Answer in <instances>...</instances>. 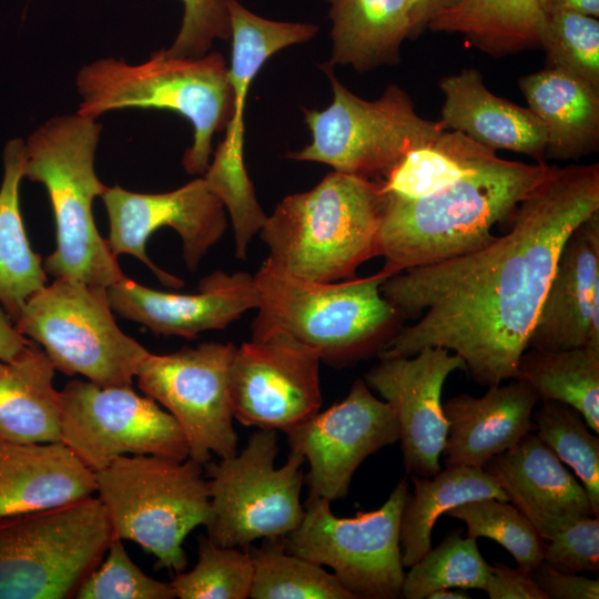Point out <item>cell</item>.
Masks as SVG:
<instances>
[{"label":"cell","instance_id":"cell-1","mask_svg":"<svg viewBox=\"0 0 599 599\" xmlns=\"http://www.w3.org/2000/svg\"><path fill=\"white\" fill-rule=\"evenodd\" d=\"M599 211V164L550 165L517 206L511 227L476 251L387 277L383 296L405 319L378 355L443 347L483 386L515 378L570 233Z\"/></svg>","mask_w":599,"mask_h":599},{"label":"cell","instance_id":"cell-2","mask_svg":"<svg viewBox=\"0 0 599 599\" xmlns=\"http://www.w3.org/2000/svg\"><path fill=\"white\" fill-rule=\"evenodd\" d=\"M549 167L497 155L427 196L405 200L387 193L378 234L380 271L392 276L489 244L496 237L493 227L514 215Z\"/></svg>","mask_w":599,"mask_h":599},{"label":"cell","instance_id":"cell-3","mask_svg":"<svg viewBox=\"0 0 599 599\" xmlns=\"http://www.w3.org/2000/svg\"><path fill=\"white\" fill-rule=\"evenodd\" d=\"M387 193L383 180L337 171L313 189L287 195L260 231L275 268L311 282L355 277L379 256L378 234Z\"/></svg>","mask_w":599,"mask_h":599},{"label":"cell","instance_id":"cell-4","mask_svg":"<svg viewBox=\"0 0 599 599\" xmlns=\"http://www.w3.org/2000/svg\"><path fill=\"white\" fill-rule=\"evenodd\" d=\"M253 277L258 304L251 339L283 332L334 367L378 356L404 321L380 292L389 277L382 271L322 283L296 278L264 261Z\"/></svg>","mask_w":599,"mask_h":599},{"label":"cell","instance_id":"cell-5","mask_svg":"<svg viewBox=\"0 0 599 599\" xmlns=\"http://www.w3.org/2000/svg\"><path fill=\"white\" fill-rule=\"evenodd\" d=\"M77 113L98 119L126 108L176 112L193 126V142L183 154L187 174L204 175L212 141L231 120L234 94L229 67L220 52L196 58L173 57L159 49L139 64L101 58L82 67L75 78Z\"/></svg>","mask_w":599,"mask_h":599},{"label":"cell","instance_id":"cell-6","mask_svg":"<svg viewBox=\"0 0 599 599\" xmlns=\"http://www.w3.org/2000/svg\"><path fill=\"white\" fill-rule=\"evenodd\" d=\"M101 131L97 119L79 113L47 120L24 142L23 177L45 187L53 211L57 246L43 261L45 273L108 287L125 275L93 216L106 187L94 167Z\"/></svg>","mask_w":599,"mask_h":599},{"label":"cell","instance_id":"cell-7","mask_svg":"<svg viewBox=\"0 0 599 599\" xmlns=\"http://www.w3.org/2000/svg\"><path fill=\"white\" fill-rule=\"evenodd\" d=\"M203 465L154 455L115 458L95 473V494L113 538L131 540L156 558V569L185 570L186 536L211 519Z\"/></svg>","mask_w":599,"mask_h":599},{"label":"cell","instance_id":"cell-8","mask_svg":"<svg viewBox=\"0 0 599 599\" xmlns=\"http://www.w3.org/2000/svg\"><path fill=\"white\" fill-rule=\"evenodd\" d=\"M113 539L95 496L0 517V599H69Z\"/></svg>","mask_w":599,"mask_h":599},{"label":"cell","instance_id":"cell-9","mask_svg":"<svg viewBox=\"0 0 599 599\" xmlns=\"http://www.w3.org/2000/svg\"><path fill=\"white\" fill-rule=\"evenodd\" d=\"M321 68L331 82L332 103L324 110L303 109L312 142L290 153V159L384 180L410 150L434 142L445 131L438 121L422 118L400 87L389 84L378 99L368 101L343 85L332 65Z\"/></svg>","mask_w":599,"mask_h":599},{"label":"cell","instance_id":"cell-10","mask_svg":"<svg viewBox=\"0 0 599 599\" xmlns=\"http://www.w3.org/2000/svg\"><path fill=\"white\" fill-rule=\"evenodd\" d=\"M14 326L42 347L54 368L102 387L132 386L150 353L118 326L106 287L55 278L24 303Z\"/></svg>","mask_w":599,"mask_h":599},{"label":"cell","instance_id":"cell-11","mask_svg":"<svg viewBox=\"0 0 599 599\" xmlns=\"http://www.w3.org/2000/svg\"><path fill=\"white\" fill-rule=\"evenodd\" d=\"M277 454V430L258 428L240 453L205 464L211 504L206 531L216 545L245 548L298 527L305 458L290 450L285 464L275 467Z\"/></svg>","mask_w":599,"mask_h":599},{"label":"cell","instance_id":"cell-12","mask_svg":"<svg viewBox=\"0 0 599 599\" xmlns=\"http://www.w3.org/2000/svg\"><path fill=\"white\" fill-rule=\"evenodd\" d=\"M408 491L403 478L379 508L345 518L333 514L331 501L308 496L301 524L283 537L285 549L331 568L356 599L402 598L399 528Z\"/></svg>","mask_w":599,"mask_h":599},{"label":"cell","instance_id":"cell-13","mask_svg":"<svg viewBox=\"0 0 599 599\" xmlns=\"http://www.w3.org/2000/svg\"><path fill=\"white\" fill-rule=\"evenodd\" d=\"M60 393L61 441L93 473L121 456L189 457L175 418L132 386L102 387L73 379Z\"/></svg>","mask_w":599,"mask_h":599},{"label":"cell","instance_id":"cell-14","mask_svg":"<svg viewBox=\"0 0 599 599\" xmlns=\"http://www.w3.org/2000/svg\"><path fill=\"white\" fill-rule=\"evenodd\" d=\"M231 22L232 58L229 79L234 94L231 120L203 177L230 214L233 230L250 233L265 221L244 163V109L252 80L270 57L312 40V22L276 21L261 17L238 0H225Z\"/></svg>","mask_w":599,"mask_h":599},{"label":"cell","instance_id":"cell-15","mask_svg":"<svg viewBox=\"0 0 599 599\" xmlns=\"http://www.w3.org/2000/svg\"><path fill=\"white\" fill-rule=\"evenodd\" d=\"M236 346L205 342L170 354L149 353L138 373L140 389L177 422L189 458L205 465L237 453V435L229 388Z\"/></svg>","mask_w":599,"mask_h":599},{"label":"cell","instance_id":"cell-16","mask_svg":"<svg viewBox=\"0 0 599 599\" xmlns=\"http://www.w3.org/2000/svg\"><path fill=\"white\" fill-rule=\"evenodd\" d=\"M318 354L283 332L236 347L229 372L234 418L288 432L322 406Z\"/></svg>","mask_w":599,"mask_h":599},{"label":"cell","instance_id":"cell-17","mask_svg":"<svg viewBox=\"0 0 599 599\" xmlns=\"http://www.w3.org/2000/svg\"><path fill=\"white\" fill-rule=\"evenodd\" d=\"M109 216L111 252L118 257L129 254L146 265L159 281L180 288L184 281L159 268L146 254L151 234L170 226L182 240L186 267L195 271L207 251L225 232L226 210L210 190L203 176L164 193H136L119 185L106 186L102 195Z\"/></svg>","mask_w":599,"mask_h":599},{"label":"cell","instance_id":"cell-18","mask_svg":"<svg viewBox=\"0 0 599 599\" xmlns=\"http://www.w3.org/2000/svg\"><path fill=\"white\" fill-rule=\"evenodd\" d=\"M285 434L290 450L308 463L304 478L308 496L332 502L347 496L355 471L368 456L398 441L399 426L392 406L357 378L344 399Z\"/></svg>","mask_w":599,"mask_h":599},{"label":"cell","instance_id":"cell-19","mask_svg":"<svg viewBox=\"0 0 599 599\" xmlns=\"http://www.w3.org/2000/svg\"><path fill=\"white\" fill-rule=\"evenodd\" d=\"M466 364L443 347H426L413 356L379 358L364 375L367 386L394 409L407 474L432 477L441 467L448 420L441 393L447 377Z\"/></svg>","mask_w":599,"mask_h":599},{"label":"cell","instance_id":"cell-20","mask_svg":"<svg viewBox=\"0 0 599 599\" xmlns=\"http://www.w3.org/2000/svg\"><path fill=\"white\" fill-rule=\"evenodd\" d=\"M106 294L111 309L123 318L158 335L185 338L223 329L258 304L254 277L245 272L215 271L200 281L194 294L153 290L125 276L109 285Z\"/></svg>","mask_w":599,"mask_h":599},{"label":"cell","instance_id":"cell-21","mask_svg":"<svg viewBox=\"0 0 599 599\" xmlns=\"http://www.w3.org/2000/svg\"><path fill=\"white\" fill-rule=\"evenodd\" d=\"M599 346V211L566 240L527 348Z\"/></svg>","mask_w":599,"mask_h":599},{"label":"cell","instance_id":"cell-22","mask_svg":"<svg viewBox=\"0 0 599 599\" xmlns=\"http://www.w3.org/2000/svg\"><path fill=\"white\" fill-rule=\"evenodd\" d=\"M484 469L544 540L576 518L595 515L581 483L534 432L490 459Z\"/></svg>","mask_w":599,"mask_h":599},{"label":"cell","instance_id":"cell-23","mask_svg":"<svg viewBox=\"0 0 599 599\" xmlns=\"http://www.w3.org/2000/svg\"><path fill=\"white\" fill-rule=\"evenodd\" d=\"M487 387L483 396L459 394L443 404L448 420L441 451L445 466L484 468L532 432V413L539 396L531 386L512 378L507 384Z\"/></svg>","mask_w":599,"mask_h":599},{"label":"cell","instance_id":"cell-24","mask_svg":"<svg viewBox=\"0 0 599 599\" xmlns=\"http://www.w3.org/2000/svg\"><path fill=\"white\" fill-rule=\"evenodd\" d=\"M95 489V473L62 441L0 436V517L70 504Z\"/></svg>","mask_w":599,"mask_h":599},{"label":"cell","instance_id":"cell-25","mask_svg":"<svg viewBox=\"0 0 599 599\" xmlns=\"http://www.w3.org/2000/svg\"><path fill=\"white\" fill-rule=\"evenodd\" d=\"M444 94L439 125L461 132L474 141L497 150H508L546 162L544 125L528 109L489 91L481 73L466 68L439 81Z\"/></svg>","mask_w":599,"mask_h":599},{"label":"cell","instance_id":"cell-26","mask_svg":"<svg viewBox=\"0 0 599 599\" xmlns=\"http://www.w3.org/2000/svg\"><path fill=\"white\" fill-rule=\"evenodd\" d=\"M518 85L544 125L546 159L578 160L598 151V88L550 67L521 77Z\"/></svg>","mask_w":599,"mask_h":599},{"label":"cell","instance_id":"cell-27","mask_svg":"<svg viewBox=\"0 0 599 599\" xmlns=\"http://www.w3.org/2000/svg\"><path fill=\"white\" fill-rule=\"evenodd\" d=\"M332 22L329 65L357 72L397 65L412 30L408 0H326Z\"/></svg>","mask_w":599,"mask_h":599},{"label":"cell","instance_id":"cell-28","mask_svg":"<svg viewBox=\"0 0 599 599\" xmlns=\"http://www.w3.org/2000/svg\"><path fill=\"white\" fill-rule=\"evenodd\" d=\"M54 366L33 343L0 359V436L27 443L61 441V393Z\"/></svg>","mask_w":599,"mask_h":599},{"label":"cell","instance_id":"cell-29","mask_svg":"<svg viewBox=\"0 0 599 599\" xmlns=\"http://www.w3.org/2000/svg\"><path fill=\"white\" fill-rule=\"evenodd\" d=\"M400 517L402 562L410 567L432 548V532L438 517L470 500L496 498L509 501L499 484L479 467L445 466L432 477L412 475Z\"/></svg>","mask_w":599,"mask_h":599},{"label":"cell","instance_id":"cell-30","mask_svg":"<svg viewBox=\"0 0 599 599\" xmlns=\"http://www.w3.org/2000/svg\"><path fill=\"white\" fill-rule=\"evenodd\" d=\"M23 162L24 141L9 140L0 186V303L13 323L27 300L47 285L41 256L31 248L19 205Z\"/></svg>","mask_w":599,"mask_h":599},{"label":"cell","instance_id":"cell-31","mask_svg":"<svg viewBox=\"0 0 599 599\" xmlns=\"http://www.w3.org/2000/svg\"><path fill=\"white\" fill-rule=\"evenodd\" d=\"M547 0H463L437 16L434 32L459 33L491 55L539 48Z\"/></svg>","mask_w":599,"mask_h":599},{"label":"cell","instance_id":"cell-32","mask_svg":"<svg viewBox=\"0 0 599 599\" xmlns=\"http://www.w3.org/2000/svg\"><path fill=\"white\" fill-rule=\"evenodd\" d=\"M515 378L531 386L539 399L573 407L588 427L599 434V346L527 348L519 358Z\"/></svg>","mask_w":599,"mask_h":599},{"label":"cell","instance_id":"cell-33","mask_svg":"<svg viewBox=\"0 0 599 599\" xmlns=\"http://www.w3.org/2000/svg\"><path fill=\"white\" fill-rule=\"evenodd\" d=\"M496 151L461 132L445 130L434 142L410 150L383 180L390 195L417 200L473 173L496 158Z\"/></svg>","mask_w":599,"mask_h":599},{"label":"cell","instance_id":"cell-34","mask_svg":"<svg viewBox=\"0 0 599 599\" xmlns=\"http://www.w3.org/2000/svg\"><path fill=\"white\" fill-rule=\"evenodd\" d=\"M253 564L250 598L253 599H356L333 572L293 555L283 538L264 539L245 547Z\"/></svg>","mask_w":599,"mask_h":599},{"label":"cell","instance_id":"cell-35","mask_svg":"<svg viewBox=\"0 0 599 599\" xmlns=\"http://www.w3.org/2000/svg\"><path fill=\"white\" fill-rule=\"evenodd\" d=\"M408 568L402 585L405 599H426L441 588L484 590L490 576V565L480 554L477 539L463 537L460 529L449 531Z\"/></svg>","mask_w":599,"mask_h":599},{"label":"cell","instance_id":"cell-36","mask_svg":"<svg viewBox=\"0 0 599 599\" xmlns=\"http://www.w3.org/2000/svg\"><path fill=\"white\" fill-rule=\"evenodd\" d=\"M532 413V432L565 464L583 486L592 511L599 515V438L591 434L573 407L539 399Z\"/></svg>","mask_w":599,"mask_h":599},{"label":"cell","instance_id":"cell-37","mask_svg":"<svg viewBox=\"0 0 599 599\" xmlns=\"http://www.w3.org/2000/svg\"><path fill=\"white\" fill-rule=\"evenodd\" d=\"M253 578L252 559L245 548L222 547L207 536L197 537V561L170 581L179 599H246Z\"/></svg>","mask_w":599,"mask_h":599},{"label":"cell","instance_id":"cell-38","mask_svg":"<svg viewBox=\"0 0 599 599\" xmlns=\"http://www.w3.org/2000/svg\"><path fill=\"white\" fill-rule=\"evenodd\" d=\"M465 522L467 536L486 537L501 545L519 568L530 572L544 559L546 542L527 517L511 502L496 498L467 501L445 512Z\"/></svg>","mask_w":599,"mask_h":599},{"label":"cell","instance_id":"cell-39","mask_svg":"<svg viewBox=\"0 0 599 599\" xmlns=\"http://www.w3.org/2000/svg\"><path fill=\"white\" fill-rule=\"evenodd\" d=\"M548 67L599 89V20L569 10H548L539 30Z\"/></svg>","mask_w":599,"mask_h":599},{"label":"cell","instance_id":"cell-40","mask_svg":"<svg viewBox=\"0 0 599 599\" xmlns=\"http://www.w3.org/2000/svg\"><path fill=\"white\" fill-rule=\"evenodd\" d=\"M123 540L113 538L100 565L79 587L77 599H173L170 582L145 575L128 555Z\"/></svg>","mask_w":599,"mask_h":599},{"label":"cell","instance_id":"cell-41","mask_svg":"<svg viewBox=\"0 0 599 599\" xmlns=\"http://www.w3.org/2000/svg\"><path fill=\"white\" fill-rule=\"evenodd\" d=\"M183 4L181 28L173 43L164 49L173 57H202L215 40H230L231 22L225 0H180Z\"/></svg>","mask_w":599,"mask_h":599},{"label":"cell","instance_id":"cell-42","mask_svg":"<svg viewBox=\"0 0 599 599\" xmlns=\"http://www.w3.org/2000/svg\"><path fill=\"white\" fill-rule=\"evenodd\" d=\"M545 546L544 559L568 573L599 570V517L581 516L557 531Z\"/></svg>","mask_w":599,"mask_h":599},{"label":"cell","instance_id":"cell-43","mask_svg":"<svg viewBox=\"0 0 599 599\" xmlns=\"http://www.w3.org/2000/svg\"><path fill=\"white\" fill-rule=\"evenodd\" d=\"M530 576L548 599H598L599 579L559 571L541 561Z\"/></svg>","mask_w":599,"mask_h":599},{"label":"cell","instance_id":"cell-44","mask_svg":"<svg viewBox=\"0 0 599 599\" xmlns=\"http://www.w3.org/2000/svg\"><path fill=\"white\" fill-rule=\"evenodd\" d=\"M484 591L489 599H548L530 572L500 561L490 566V576Z\"/></svg>","mask_w":599,"mask_h":599},{"label":"cell","instance_id":"cell-45","mask_svg":"<svg viewBox=\"0 0 599 599\" xmlns=\"http://www.w3.org/2000/svg\"><path fill=\"white\" fill-rule=\"evenodd\" d=\"M410 4L412 30L409 39L418 38L429 23L440 13L454 8L463 0H408Z\"/></svg>","mask_w":599,"mask_h":599},{"label":"cell","instance_id":"cell-46","mask_svg":"<svg viewBox=\"0 0 599 599\" xmlns=\"http://www.w3.org/2000/svg\"><path fill=\"white\" fill-rule=\"evenodd\" d=\"M31 342L18 332L13 321L0 307V359L16 358Z\"/></svg>","mask_w":599,"mask_h":599},{"label":"cell","instance_id":"cell-47","mask_svg":"<svg viewBox=\"0 0 599 599\" xmlns=\"http://www.w3.org/2000/svg\"><path fill=\"white\" fill-rule=\"evenodd\" d=\"M548 10H569L599 17V0H547Z\"/></svg>","mask_w":599,"mask_h":599},{"label":"cell","instance_id":"cell-48","mask_svg":"<svg viewBox=\"0 0 599 599\" xmlns=\"http://www.w3.org/2000/svg\"><path fill=\"white\" fill-rule=\"evenodd\" d=\"M470 596L466 589L454 590V588H441L433 591L426 599H469Z\"/></svg>","mask_w":599,"mask_h":599}]
</instances>
